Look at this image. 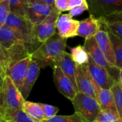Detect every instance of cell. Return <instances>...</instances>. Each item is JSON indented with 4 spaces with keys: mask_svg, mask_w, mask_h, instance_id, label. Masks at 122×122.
<instances>
[{
    "mask_svg": "<svg viewBox=\"0 0 122 122\" xmlns=\"http://www.w3.org/2000/svg\"><path fill=\"white\" fill-rule=\"evenodd\" d=\"M0 122H4L3 121H1V120H0Z\"/></svg>",
    "mask_w": 122,
    "mask_h": 122,
    "instance_id": "74e56055",
    "label": "cell"
},
{
    "mask_svg": "<svg viewBox=\"0 0 122 122\" xmlns=\"http://www.w3.org/2000/svg\"><path fill=\"white\" fill-rule=\"evenodd\" d=\"M21 110L37 122H43L46 120L41 103H35L25 100Z\"/></svg>",
    "mask_w": 122,
    "mask_h": 122,
    "instance_id": "d6986e66",
    "label": "cell"
},
{
    "mask_svg": "<svg viewBox=\"0 0 122 122\" xmlns=\"http://www.w3.org/2000/svg\"><path fill=\"white\" fill-rule=\"evenodd\" d=\"M79 21L73 19L69 14H60L57 23V34L62 38L68 39L77 36Z\"/></svg>",
    "mask_w": 122,
    "mask_h": 122,
    "instance_id": "7c38bea8",
    "label": "cell"
},
{
    "mask_svg": "<svg viewBox=\"0 0 122 122\" xmlns=\"http://www.w3.org/2000/svg\"><path fill=\"white\" fill-rule=\"evenodd\" d=\"M26 1L28 2V4H34V3H43L51 6H54V2H55V0H26Z\"/></svg>",
    "mask_w": 122,
    "mask_h": 122,
    "instance_id": "e575fe53",
    "label": "cell"
},
{
    "mask_svg": "<svg viewBox=\"0 0 122 122\" xmlns=\"http://www.w3.org/2000/svg\"><path fill=\"white\" fill-rule=\"evenodd\" d=\"M101 29L102 24L99 19L89 14V16L87 18L79 21L77 36L86 39L89 37L94 36Z\"/></svg>",
    "mask_w": 122,
    "mask_h": 122,
    "instance_id": "9a60e30c",
    "label": "cell"
},
{
    "mask_svg": "<svg viewBox=\"0 0 122 122\" xmlns=\"http://www.w3.org/2000/svg\"><path fill=\"white\" fill-rule=\"evenodd\" d=\"M89 14L97 19L105 18L122 11V0H86Z\"/></svg>",
    "mask_w": 122,
    "mask_h": 122,
    "instance_id": "8992f818",
    "label": "cell"
},
{
    "mask_svg": "<svg viewBox=\"0 0 122 122\" xmlns=\"http://www.w3.org/2000/svg\"><path fill=\"white\" fill-rule=\"evenodd\" d=\"M73 0H55L54 6L60 12L69 11V4Z\"/></svg>",
    "mask_w": 122,
    "mask_h": 122,
    "instance_id": "f546056e",
    "label": "cell"
},
{
    "mask_svg": "<svg viewBox=\"0 0 122 122\" xmlns=\"http://www.w3.org/2000/svg\"><path fill=\"white\" fill-rule=\"evenodd\" d=\"M60 67L64 74L70 79L73 84L74 88L77 92L76 83V64L71 58L70 54L64 51L61 56L59 60L56 64Z\"/></svg>",
    "mask_w": 122,
    "mask_h": 122,
    "instance_id": "e0dca14e",
    "label": "cell"
},
{
    "mask_svg": "<svg viewBox=\"0 0 122 122\" xmlns=\"http://www.w3.org/2000/svg\"><path fill=\"white\" fill-rule=\"evenodd\" d=\"M87 66L89 74L97 85L104 89L112 88L115 80L105 69L97 64L90 57H89Z\"/></svg>",
    "mask_w": 122,
    "mask_h": 122,
    "instance_id": "30bf717a",
    "label": "cell"
},
{
    "mask_svg": "<svg viewBox=\"0 0 122 122\" xmlns=\"http://www.w3.org/2000/svg\"><path fill=\"white\" fill-rule=\"evenodd\" d=\"M55 9L54 6L43 3L29 4L26 8V17L32 24L36 25L46 19Z\"/></svg>",
    "mask_w": 122,
    "mask_h": 122,
    "instance_id": "4fadbf2b",
    "label": "cell"
},
{
    "mask_svg": "<svg viewBox=\"0 0 122 122\" xmlns=\"http://www.w3.org/2000/svg\"><path fill=\"white\" fill-rule=\"evenodd\" d=\"M83 46L89 54V57L97 64L105 69L116 81L119 82L120 70L117 67L112 66L109 64V63L106 59L104 54L99 49L94 36L86 39Z\"/></svg>",
    "mask_w": 122,
    "mask_h": 122,
    "instance_id": "5b68a950",
    "label": "cell"
},
{
    "mask_svg": "<svg viewBox=\"0 0 122 122\" xmlns=\"http://www.w3.org/2000/svg\"><path fill=\"white\" fill-rule=\"evenodd\" d=\"M41 67L38 64V63L34 60L31 59L29 66L28 68L25 79L23 82V85L21 90V94L23 97V98L26 100L28 96L29 95L38 76L40 72Z\"/></svg>",
    "mask_w": 122,
    "mask_h": 122,
    "instance_id": "2e32d148",
    "label": "cell"
},
{
    "mask_svg": "<svg viewBox=\"0 0 122 122\" xmlns=\"http://www.w3.org/2000/svg\"><path fill=\"white\" fill-rule=\"evenodd\" d=\"M94 38L99 49L104 54L106 59L109 63V64L112 66H116L113 46L109 38L108 31L105 29L102 28L94 36Z\"/></svg>",
    "mask_w": 122,
    "mask_h": 122,
    "instance_id": "5bb4252c",
    "label": "cell"
},
{
    "mask_svg": "<svg viewBox=\"0 0 122 122\" xmlns=\"http://www.w3.org/2000/svg\"><path fill=\"white\" fill-rule=\"evenodd\" d=\"M85 11H88V6L87 5H81V6H78L76 7H74L69 10V14L72 16H76L81 14L83 12Z\"/></svg>",
    "mask_w": 122,
    "mask_h": 122,
    "instance_id": "4dcf8cb0",
    "label": "cell"
},
{
    "mask_svg": "<svg viewBox=\"0 0 122 122\" xmlns=\"http://www.w3.org/2000/svg\"><path fill=\"white\" fill-rule=\"evenodd\" d=\"M0 120L4 122H40L28 116L21 109L0 112Z\"/></svg>",
    "mask_w": 122,
    "mask_h": 122,
    "instance_id": "ffe728a7",
    "label": "cell"
},
{
    "mask_svg": "<svg viewBox=\"0 0 122 122\" xmlns=\"http://www.w3.org/2000/svg\"><path fill=\"white\" fill-rule=\"evenodd\" d=\"M10 11L12 13L26 17L28 2L26 0H9Z\"/></svg>",
    "mask_w": 122,
    "mask_h": 122,
    "instance_id": "d4e9b609",
    "label": "cell"
},
{
    "mask_svg": "<svg viewBox=\"0 0 122 122\" xmlns=\"http://www.w3.org/2000/svg\"><path fill=\"white\" fill-rule=\"evenodd\" d=\"M104 19L107 21L109 22H113V21H121L122 22V12H116L114 14H110L109 16L105 17V18H102Z\"/></svg>",
    "mask_w": 122,
    "mask_h": 122,
    "instance_id": "1f68e13d",
    "label": "cell"
},
{
    "mask_svg": "<svg viewBox=\"0 0 122 122\" xmlns=\"http://www.w3.org/2000/svg\"><path fill=\"white\" fill-rule=\"evenodd\" d=\"M31 59V54H30L23 59L9 63L6 68V76L11 79L19 92L21 90L23 82Z\"/></svg>",
    "mask_w": 122,
    "mask_h": 122,
    "instance_id": "ba28073f",
    "label": "cell"
},
{
    "mask_svg": "<svg viewBox=\"0 0 122 122\" xmlns=\"http://www.w3.org/2000/svg\"><path fill=\"white\" fill-rule=\"evenodd\" d=\"M71 102L75 112L89 122H95L101 112V108L95 99L79 92L76 94Z\"/></svg>",
    "mask_w": 122,
    "mask_h": 122,
    "instance_id": "277c9868",
    "label": "cell"
},
{
    "mask_svg": "<svg viewBox=\"0 0 122 122\" xmlns=\"http://www.w3.org/2000/svg\"><path fill=\"white\" fill-rule=\"evenodd\" d=\"M99 19L102 28L105 29L107 31L112 33L119 39L122 40V22L121 21H113L109 22L105 21L103 19Z\"/></svg>",
    "mask_w": 122,
    "mask_h": 122,
    "instance_id": "cb8c5ba5",
    "label": "cell"
},
{
    "mask_svg": "<svg viewBox=\"0 0 122 122\" xmlns=\"http://www.w3.org/2000/svg\"><path fill=\"white\" fill-rule=\"evenodd\" d=\"M120 119L118 114L109 110H101L96 122H117Z\"/></svg>",
    "mask_w": 122,
    "mask_h": 122,
    "instance_id": "4316f807",
    "label": "cell"
},
{
    "mask_svg": "<svg viewBox=\"0 0 122 122\" xmlns=\"http://www.w3.org/2000/svg\"><path fill=\"white\" fill-rule=\"evenodd\" d=\"M96 122V121H95V122ZM122 122V119H119L118 122Z\"/></svg>",
    "mask_w": 122,
    "mask_h": 122,
    "instance_id": "8d00e7d4",
    "label": "cell"
},
{
    "mask_svg": "<svg viewBox=\"0 0 122 122\" xmlns=\"http://www.w3.org/2000/svg\"><path fill=\"white\" fill-rule=\"evenodd\" d=\"M114 97L115 105L120 119H122V86L119 81H114L110 89Z\"/></svg>",
    "mask_w": 122,
    "mask_h": 122,
    "instance_id": "603a6c76",
    "label": "cell"
},
{
    "mask_svg": "<svg viewBox=\"0 0 122 122\" xmlns=\"http://www.w3.org/2000/svg\"><path fill=\"white\" fill-rule=\"evenodd\" d=\"M41 106L44 109L46 120L51 119L54 117L55 116H56V114L59 112V108L54 107L52 105H49L46 104H41Z\"/></svg>",
    "mask_w": 122,
    "mask_h": 122,
    "instance_id": "f1b7e54d",
    "label": "cell"
},
{
    "mask_svg": "<svg viewBox=\"0 0 122 122\" xmlns=\"http://www.w3.org/2000/svg\"><path fill=\"white\" fill-rule=\"evenodd\" d=\"M5 24L11 28L24 42L30 54H32L40 45L34 34V24L26 17L10 12Z\"/></svg>",
    "mask_w": 122,
    "mask_h": 122,
    "instance_id": "7a4b0ae2",
    "label": "cell"
},
{
    "mask_svg": "<svg viewBox=\"0 0 122 122\" xmlns=\"http://www.w3.org/2000/svg\"><path fill=\"white\" fill-rule=\"evenodd\" d=\"M108 33L113 46L116 61V67L121 70L122 69V40L112 33L109 31H108Z\"/></svg>",
    "mask_w": 122,
    "mask_h": 122,
    "instance_id": "44dd1931",
    "label": "cell"
},
{
    "mask_svg": "<svg viewBox=\"0 0 122 122\" xmlns=\"http://www.w3.org/2000/svg\"><path fill=\"white\" fill-rule=\"evenodd\" d=\"M10 11L9 0H0V28L5 25Z\"/></svg>",
    "mask_w": 122,
    "mask_h": 122,
    "instance_id": "83f0119b",
    "label": "cell"
},
{
    "mask_svg": "<svg viewBox=\"0 0 122 122\" xmlns=\"http://www.w3.org/2000/svg\"><path fill=\"white\" fill-rule=\"evenodd\" d=\"M43 122H89L78 113H74L69 116H55Z\"/></svg>",
    "mask_w": 122,
    "mask_h": 122,
    "instance_id": "484cf974",
    "label": "cell"
},
{
    "mask_svg": "<svg viewBox=\"0 0 122 122\" xmlns=\"http://www.w3.org/2000/svg\"><path fill=\"white\" fill-rule=\"evenodd\" d=\"M67 39L61 37L57 33L41 43L31 54V57L41 68L55 66L66 49Z\"/></svg>",
    "mask_w": 122,
    "mask_h": 122,
    "instance_id": "6da1fadb",
    "label": "cell"
},
{
    "mask_svg": "<svg viewBox=\"0 0 122 122\" xmlns=\"http://www.w3.org/2000/svg\"><path fill=\"white\" fill-rule=\"evenodd\" d=\"M5 77H6V68L3 64H0V89L1 88L4 84Z\"/></svg>",
    "mask_w": 122,
    "mask_h": 122,
    "instance_id": "836d02e7",
    "label": "cell"
},
{
    "mask_svg": "<svg viewBox=\"0 0 122 122\" xmlns=\"http://www.w3.org/2000/svg\"><path fill=\"white\" fill-rule=\"evenodd\" d=\"M121 85H122V84H121Z\"/></svg>",
    "mask_w": 122,
    "mask_h": 122,
    "instance_id": "f35d334b",
    "label": "cell"
},
{
    "mask_svg": "<svg viewBox=\"0 0 122 122\" xmlns=\"http://www.w3.org/2000/svg\"><path fill=\"white\" fill-rule=\"evenodd\" d=\"M0 64H3L5 66V68H6L9 64V58L1 46H0Z\"/></svg>",
    "mask_w": 122,
    "mask_h": 122,
    "instance_id": "d6a6232c",
    "label": "cell"
},
{
    "mask_svg": "<svg viewBox=\"0 0 122 122\" xmlns=\"http://www.w3.org/2000/svg\"><path fill=\"white\" fill-rule=\"evenodd\" d=\"M119 83L122 85V69L120 70V73H119Z\"/></svg>",
    "mask_w": 122,
    "mask_h": 122,
    "instance_id": "d590c367",
    "label": "cell"
},
{
    "mask_svg": "<svg viewBox=\"0 0 122 122\" xmlns=\"http://www.w3.org/2000/svg\"><path fill=\"white\" fill-rule=\"evenodd\" d=\"M70 51L71 58L76 65H83L87 64L89 56L82 45H78L76 46L72 47L70 49Z\"/></svg>",
    "mask_w": 122,
    "mask_h": 122,
    "instance_id": "7402d4cb",
    "label": "cell"
},
{
    "mask_svg": "<svg viewBox=\"0 0 122 122\" xmlns=\"http://www.w3.org/2000/svg\"><path fill=\"white\" fill-rule=\"evenodd\" d=\"M24 101L13 81L6 76L0 89V112L21 109Z\"/></svg>",
    "mask_w": 122,
    "mask_h": 122,
    "instance_id": "3957f363",
    "label": "cell"
},
{
    "mask_svg": "<svg viewBox=\"0 0 122 122\" xmlns=\"http://www.w3.org/2000/svg\"><path fill=\"white\" fill-rule=\"evenodd\" d=\"M60 14L61 13L55 9L42 22L34 25V34L39 44L44 43L56 34V23Z\"/></svg>",
    "mask_w": 122,
    "mask_h": 122,
    "instance_id": "52a82bcc",
    "label": "cell"
},
{
    "mask_svg": "<svg viewBox=\"0 0 122 122\" xmlns=\"http://www.w3.org/2000/svg\"><path fill=\"white\" fill-rule=\"evenodd\" d=\"M53 78L58 91L68 99L72 101L77 94V92L70 79L57 65L54 66Z\"/></svg>",
    "mask_w": 122,
    "mask_h": 122,
    "instance_id": "8fae6325",
    "label": "cell"
},
{
    "mask_svg": "<svg viewBox=\"0 0 122 122\" xmlns=\"http://www.w3.org/2000/svg\"><path fill=\"white\" fill-rule=\"evenodd\" d=\"M76 83L77 93H81L96 99V87L97 85L89 74L87 64L76 65Z\"/></svg>",
    "mask_w": 122,
    "mask_h": 122,
    "instance_id": "9c48e42d",
    "label": "cell"
},
{
    "mask_svg": "<svg viewBox=\"0 0 122 122\" xmlns=\"http://www.w3.org/2000/svg\"><path fill=\"white\" fill-rule=\"evenodd\" d=\"M96 99L101 110H109L118 114L111 89H102L97 85L96 87Z\"/></svg>",
    "mask_w": 122,
    "mask_h": 122,
    "instance_id": "ac0fdd59",
    "label": "cell"
}]
</instances>
